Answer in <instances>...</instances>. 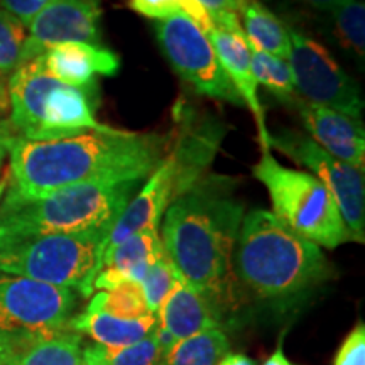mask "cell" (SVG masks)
I'll return each instance as SVG.
<instances>
[{
  "label": "cell",
  "mask_w": 365,
  "mask_h": 365,
  "mask_svg": "<svg viewBox=\"0 0 365 365\" xmlns=\"http://www.w3.org/2000/svg\"><path fill=\"white\" fill-rule=\"evenodd\" d=\"M170 143V134L120 129L58 140L14 135L9 144V191L2 207L33 202L85 182L145 181L171 153Z\"/></svg>",
  "instance_id": "cell-1"
},
{
  "label": "cell",
  "mask_w": 365,
  "mask_h": 365,
  "mask_svg": "<svg viewBox=\"0 0 365 365\" xmlns=\"http://www.w3.org/2000/svg\"><path fill=\"white\" fill-rule=\"evenodd\" d=\"M235 180L210 175L171 200L163 217L161 242L181 277L222 309L234 303L232 259L244 205Z\"/></svg>",
  "instance_id": "cell-2"
},
{
  "label": "cell",
  "mask_w": 365,
  "mask_h": 365,
  "mask_svg": "<svg viewBox=\"0 0 365 365\" xmlns=\"http://www.w3.org/2000/svg\"><path fill=\"white\" fill-rule=\"evenodd\" d=\"M232 266L242 286L274 304H291L333 276L322 247L294 234L264 208L244 213Z\"/></svg>",
  "instance_id": "cell-3"
},
{
  "label": "cell",
  "mask_w": 365,
  "mask_h": 365,
  "mask_svg": "<svg viewBox=\"0 0 365 365\" xmlns=\"http://www.w3.org/2000/svg\"><path fill=\"white\" fill-rule=\"evenodd\" d=\"M93 88L61 83L48 75L38 58L14 70L7 83L14 134L27 140H58L85 132H112L95 115Z\"/></svg>",
  "instance_id": "cell-4"
},
{
  "label": "cell",
  "mask_w": 365,
  "mask_h": 365,
  "mask_svg": "<svg viewBox=\"0 0 365 365\" xmlns=\"http://www.w3.org/2000/svg\"><path fill=\"white\" fill-rule=\"evenodd\" d=\"M144 181L85 182L33 202L0 208V242L34 235L107 230Z\"/></svg>",
  "instance_id": "cell-5"
},
{
  "label": "cell",
  "mask_w": 365,
  "mask_h": 365,
  "mask_svg": "<svg viewBox=\"0 0 365 365\" xmlns=\"http://www.w3.org/2000/svg\"><path fill=\"white\" fill-rule=\"evenodd\" d=\"M252 175L267 190L274 215L294 234L328 250L352 240L331 193L312 173L287 168L262 150Z\"/></svg>",
  "instance_id": "cell-6"
},
{
  "label": "cell",
  "mask_w": 365,
  "mask_h": 365,
  "mask_svg": "<svg viewBox=\"0 0 365 365\" xmlns=\"http://www.w3.org/2000/svg\"><path fill=\"white\" fill-rule=\"evenodd\" d=\"M107 230L34 235L0 242V272L93 294Z\"/></svg>",
  "instance_id": "cell-7"
},
{
  "label": "cell",
  "mask_w": 365,
  "mask_h": 365,
  "mask_svg": "<svg viewBox=\"0 0 365 365\" xmlns=\"http://www.w3.org/2000/svg\"><path fill=\"white\" fill-rule=\"evenodd\" d=\"M73 289L0 272V336L17 354L70 330Z\"/></svg>",
  "instance_id": "cell-8"
},
{
  "label": "cell",
  "mask_w": 365,
  "mask_h": 365,
  "mask_svg": "<svg viewBox=\"0 0 365 365\" xmlns=\"http://www.w3.org/2000/svg\"><path fill=\"white\" fill-rule=\"evenodd\" d=\"M269 149L279 150L318 178L330 191L354 242L365 240L364 173L333 158L303 132L281 129L269 132Z\"/></svg>",
  "instance_id": "cell-9"
},
{
  "label": "cell",
  "mask_w": 365,
  "mask_h": 365,
  "mask_svg": "<svg viewBox=\"0 0 365 365\" xmlns=\"http://www.w3.org/2000/svg\"><path fill=\"white\" fill-rule=\"evenodd\" d=\"M291 39L289 63L293 83L303 102L360 118L364 110L362 91L357 81L339 65L328 49L303 31L287 26Z\"/></svg>",
  "instance_id": "cell-10"
},
{
  "label": "cell",
  "mask_w": 365,
  "mask_h": 365,
  "mask_svg": "<svg viewBox=\"0 0 365 365\" xmlns=\"http://www.w3.org/2000/svg\"><path fill=\"white\" fill-rule=\"evenodd\" d=\"M156 39L173 70L205 97L244 105L223 71L210 36L190 17L178 14L154 26Z\"/></svg>",
  "instance_id": "cell-11"
},
{
  "label": "cell",
  "mask_w": 365,
  "mask_h": 365,
  "mask_svg": "<svg viewBox=\"0 0 365 365\" xmlns=\"http://www.w3.org/2000/svg\"><path fill=\"white\" fill-rule=\"evenodd\" d=\"M102 0H49L27 26L21 65L61 43L100 44Z\"/></svg>",
  "instance_id": "cell-12"
},
{
  "label": "cell",
  "mask_w": 365,
  "mask_h": 365,
  "mask_svg": "<svg viewBox=\"0 0 365 365\" xmlns=\"http://www.w3.org/2000/svg\"><path fill=\"white\" fill-rule=\"evenodd\" d=\"M176 180V159L173 156V153H170L164 158V161L159 164L158 170L144 181L139 193L132 196L124 212L118 215L110 232L105 237L102 247H100L98 271L103 255L110 252L118 244H122V242L137 234V232L145 230V228H159L164 212L170 207L171 200L175 198Z\"/></svg>",
  "instance_id": "cell-13"
},
{
  "label": "cell",
  "mask_w": 365,
  "mask_h": 365,
  "mask_svg": "<svg viewBox=\"0 0 365 365\" xmlns=\"http://www.w3.org/2000/svg\"><path fill=\"white\" fill-rule=\"evenodd\" d=\"M223 312L182 277L176 281L158 312V339L163 354L176 341L222 327Z\"/></svg>",
  "instance_id": "cell-14"
},
{
  "label": "cell",
  "mask_w": 365,
  "mask_h": 365,
  "mask_svg": "<svg viewBox=\"0 0 365 365\" xmlns=\"http://www.w3.org/2000/svg\"><path fill=\"white\" fill-rule=\"evenodd\" d=\"M296 108L309 139L333 158L365 171V129L360 118L303 100Z\"/></svg>",
  "instance_id": "cell-15"
},
{
  "label": "cell",
  "mask_w": 365,
  "mask_h": 365,
  "mask_svg": "<svg viewBox=\"0 0 365 365\" xmlns=\"http://www.w3.org/2000/svg\"><path fill=\"white\" fill-rule=\"evenodd\" d=\"M38 59L48 75L78 88H95L97 76H115L120 70L118 54L91 43L56 44Z\"/></svg>",
  "instance_id": "cell-16"
},
{
  "label": "cell",
  "mask_w": 365,
  "mask_h": 365,
  "mask_svg": "<svg viewBox=\"0 0 365 365\" xmlns=\"http://www.w3.org/2000/svg\"><path fill=\"white\" fill-rule=\"evenodd\" d=\"M208 36L213 48H215L223 71H225L237 93H239L242 103L247 105L250 113L254 115L262 150H271L269 149L266 110H264V105L259 98V85L254 78L252 66H250L249 46L247 41H245L244 31L242 33H227V31L213 27Z\"/></svg>",
  "instance_id": "cell-17"
},
{
  "label": "cell",
  "mask_w": 365,
  "mask_h": 365,
  "mask_svg": "<svg viewBox=\"0 0 365 365\" xmlns=\"http://www.w3.org/2000/svg\"><path fill=\"white\" fill-rule=\"evenodd\" d=\"M70 330L85 333L95 344L118 349L140 341L158 328L156 314H145L140 318H117L102 312H85L70 319Z\"/></svg>",
  "instance_id": "cell-18"
},
{
  "label": "cell",
  "mask_w": 365,
  "mask_h": 365,
  "mask_svg": "<svg viewBox=\"0 0 365 365\" xmlns=\"http://www.w3.org/2000/svg\"><path fill=\"white\" fill-rule=\"evenodd\" d=\"M161 250L163 242L159 237V228H145L105 254L100 269H112L125 282L130 281L140 284L149 271V266L161 254Z\"/></svg>",
  "instance_id": "cell-19"
},
{
  "label": "cell",
  "mask_w": 365,
  "mask_h": 365,
  "mask_svg": "<svg viewBox=\"0 0 365 365\" xmlns=\"http://www.w3.org/2000/svg\"><path fill=\"white\" fill-rule=\"evenodd\" d=\"M240 24L250 46L272 56L289 59L291 39L287 26L259 0H245L240 11Z\"/></svg>",
  "instance_id": "cell-20"
},
{
  "label": "cell",
  "mask_w": 365,
  "mask_h": 365,
  "mask_svg": "<svg viewBox=\"0 0 365 365\" xmlns=\"http://www.w3.org/2000/svg\"><path fill=\"white\" fill-rule=\"evenodd\" d=\"M230 352V341L222 328L176 341L161 355L158 365H217Z\"/></svg>",
  "instance_id": "cell-21"
},
{
  "label": "cell",
  "mask_w": 365,
  "mask_h": 365,
  "mask_svg": "<svg viewBox=\"0 0 365 365\" xmlns=\"http://www.w3.org/2000/svg\"><path fill=\"white\" fill-rule=\"evenodd\" d=\"M163 350L159 345L158 328L145 339L127 346L108 349V346L93 344L81 352L83 365H158Z\"/></svg>",
  "instance_id": "cell-22"
},
{
  "label": "cell",
  "mask_w": 365,
  "mask_h": 365,
  "mask_svg": "<svg viewBox=\"0 0 365 365\" xmlns=\"http://www.w3.org/2000/svg\"><path fill=\"white\" fill-rule=\"evenodd\" d=\"M247 46L250 54V66H252L254 78L257 81V85H262L264 88H267V91H271L274 97L279 98L282 103L294 105L296 107L301 102V98L296 93L289 63L286 59L259 51L257 48H254L249 43Z\"/></svg>",
  "instance_id": "cell-23"
},
{
  "label": "cell",
  "mask_w": 365,
  "mask_h": 365,
  "mask_svg": "<svg viewBox=\"0 0 365 365\" xmlns=\"http://www.w3.org/2000/svg\"><path fill=\"white\" fill-rule=\"evenodd\" d=\"M81 352L80 333L63 331L31 345L19 354L16 365H81Z\"/></svg>",
  "instance_id": "cell-24"
},
{
  "label": "cell",
  "mask_w": 365,
  "mask_h": 365,
  "mask_svg": "<svg viewBox=\"0 0 365 365\" xmlns=\"http://www.w3.org/2000/svg\"><path fill=\"white\" fill-rule=\"evenodd\" d=\"M86 312H102L117 318H140L150 314L145 304L143 287L127 281L110 291H97Z\"/></svg>",
  "instance_id": "cell-25"
},
{
  "label": "cell",
  "mask_w": 365,
  "mask_h": 365,
  "mask_svg": "<svg viewBox=\"0 0 365 365\" xmlns=\"http://www.w3.org/2000/svg\"><path fill=\"white\" fill-rule=\"evenodd\" d=\"M336 39L355 56L365 54V6L364 0H341L330 11Z\"/></svg>",
  "instance_id": "cell-26"
},
{
  "label": "cell",
  "mask_w": 365,
  "mask_h": 365,
  "mask_svg": "<svg viewBox=\"0 0 365 365\" xmlns=\"http://www.w3.org/2000/svg\"><path fill=\"white\" fill-rule=\"evenodd\" d=\"M129 9L153 21H164L182 14L207 34L213 29L212 17L198 0H129Z\"/></svg>",
  "instance_id": "cell-27"
},
{
  "label": "cell",
  "mask_w": 365,
  "mask_h": 365,
  "mask_svg": "<svg viewBox=\"0 0 365 365\" xmlns=\"http://www.w3.org/2000/svg\"><path fill=\"white\" fill-rule=\"evenodd\" d=\"M180 277L181 274L176 271L175 264L171 262L170 255L163 247L161 254L154 259V262L149 266L148 274L140 282L145 304H148L150 314H158L163 301L168 298V294L171 293V289Z\"/></svg>",
  "instance_id": "cell-28"
},
{
  "label": "cell",
  "mask_w": 365,
  "mask_h": 365,
  "mask_svg": "<svg viewBox=\"0 0 365 365\" xmlns=\"http://www.w3.org/2000/svg\"><path fill=\"white\" fill-rule=\"evenodd\" d=\"M26 38L27 27L12 14L0 9V76L12 75L21 65Z\"/></svg>",
  "instance_id": "cell-29"
},
{
  "label": "cell",
  "mask_w": 365,
  "mask_h": 365,
  "mask_svg": "<svg viewBox=\"0 0 365 365\" xmlns=\"http://www.w3.org/2000/svg\"><path fill=\"white\" fill-rule=\"evenodd\" d=\"M333 365H365V325L359 323L340 345Z\"/></svg>",
  "instance_id": "cell-30"
},
{
  "label": "cell",
  "mask_w": 365,
  "mask_h": 365,
  "mask_svg": "<svg viewBox=\"0 0 365 365\" xmlns=\"http://www.w3.org/2000/svg\"><path fill=\"white\" fill-rule=\"evenodd\" d=\"M49 0H0V9L17 17L26 27Z\"/></svg>",
  "instance_id": "cell-31"
},
{
  "label": "cell",
  "mask_w": 365,
  "mask_h": 365,
  "mask_svg": "<svg viewBox=\"0 0 365 365\" xmlns=\"http://www.w3.org/2000/svg\"><path fill=\"white\" fill-rule=\"evenodd\" d=\"M200 6L210 14V17L215 14L222 12H232L240 16L242 7H244L245 0H198Z\"/></svg>",
  "instance_id": "cell-32"
},
{
  "label": "cell",
  "mask_w": 365,
  "mask_h": 365,
  "mask_svg": "<svg viewBox=\"0 0 365 365\" xmlns=\"http://www.w3.org/2000/svg\"><path fill=\"white\" fill-rule=\"evenodd\" d=\"M14 134L9 120L0 122V178H2V168L6 163V158L9 156V144H11Z\"/></svg>",
  "instance_id": "cell-33"
},
{
  "label": "cell",
  "mask_w": 365,
  "mask_h": 365,
  "mask_svg": "<svg viewBox=\"0 0 365 365\" xmlns=\"http://www.w3.org/2000/svg\"><path fill=\"white\" fill-rule=\"evenodd\" d=\"M17 357H19L17 350L0 336V365H16Z\"/></svg>",
  "instance_id": "cell-34"
},
{
  "label": "cell",
  "mask_w": 365,
  "mask_h": 365,
  "mask_svg": "<svg viewBox=\"0 0 365 365\" xmlns=\"http://www.w3.org/2000/svg\"><path fill=\"white\" fill-rule=\"evenodd\" d=\"M217 365H255L252 359H249L244 354H230L228 352Z\"/></svg>",
  "instance_id": "cell-35"
},
{
  "label": "cell",
  "mask_w": 365,
  "mask_h": 365,
  "mask_svg": "<svg viewBox=\"0 0 365 365\" xmlns=\"http://www.w3.org/2000/svg\"><path fill=\"white\" fill-rule=\"evenodd\" d=\"M299 2L307 4V6L317 9V11L322 12H330L336 4H340L341 0H299Z\"/></svg>",
  "instance_id": "cell-36"
},
{
  "label": "cell",
  "mask_w": 365,
  "mask_h": 365,
  "mask_svg": "<svg viewBox=\"0 0 365 365\" xmlns=\"http://www.w3.org/2000/svg\"><path fill=\"white\" fill-rule=\"evenodd\" d=\"M262 365H296V364H293L286 357L284 352H282V349L279 346V349H277L276 352H274Z\"/></svg>",
  "instance_id": "cell-37"
},
{
  "label": "cell",
  "mask_w": 365,
  "mask_h": 365,
  "mask_svg": "<svg viewBox=\"0 0 365 365\" xmlns=\"http://www.w3.org/2000/svg\"><path fill=\"white\" fill-rule=\"evenodd\" d=\"M7 191V175L4 178H0V203H2V198H4V193Z\"/></svg>",
  "instance_id": "cell-38"
},
{
  "label": "cell",
  "mask_w": 365,
  "mask_h": 365,
  "mask_svg": "<svg viewBox=\"0 0 365 365\" xmlns=\"http://www.w3.org/2000/svg\"><path fill=\"white\" fill-rule=\"evenodd\" d=\"M9 112V98H0V117Z\"/></svg>",
  "instance_id": "cell-39"
},
{
  "label": "cell",
  "mask_w": 365,
  "mask_h": 365,
  "mask_svg": "<svg viewBox=\"0 0 365 365\" xmlns=\"http://www.w3.org/2000/svg\"><path fill=\"white\" fill-rule=\"evenodd\" d=\"M0 98H9L7 85H6V81L2 80V76H0Z\"/></svg>",
  "instance_id": "cell-40"
},
{
  "label": "cell",
  "mask_w": 365,
  "mask_h": 365,
  "mask_svg": "<svg viewBox=\"0 0 365 365\" xmlns=\"http://www.w3.org/2000/svg\"><path fill=\"white\" fill-rule=\"evenodd\" d=\"M81 365H83V364H81Z\"/></svg>",
  "instance_id": "cell-41"
}]
</instances>
